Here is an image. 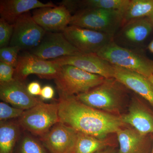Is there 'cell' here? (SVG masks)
I'll use <instances>...</instances> for the list:
<instances>
[{
  "mask_svg": "<svg viewBox=\"0 0 153 153\" xmlns=\"http://www.w3.org/2000/svg\"><path fill=\"white\" fill-rule=\"evenodd\" d=\"M57 102L60 122L78 132L105 139L109 134L116 133L119 129L126 125L120 116L88 106L76 99L75 96L59 97Z\"/></svg>",
  "mask_w": 153,
  "mask_h": 153,
  "instance_id": "1",
  "label": "cell"
},
{
  "mask_svg": "<svg viewBox=\"0 0 153 153\" xmlns=\"http://www.w3.org/2000/svg\"><path fill=\"white\" fill-rule=\"evenodd\" d=\"M128 89L114 78L105 79L101 84L86 93L75 96L92 108L119 115L128 96Z\"/></svg>",
  "mask_w": 153,
  "mask_h": 153,
  "instance_id": "2",
  "label": "cell"
},
{
  "mask_svg": "<svg viewBox=\"0 0 153 153\" xmlns=\"http://www.w3.org/2000/svg\"><path fill=\"white\" fill-rule=\"evenodd\" d=\"M97 54L113 66L135 71L148 78L153 75V60L138 49L123 47L114 41Z\"/></svg>",
  "mask_w": 153,
  "mask_h": 153,
  "instance_id": "3",
  "label": "cell"
},
{
  "mask_svg": "<svg viewBox=\"0 0 153 153\" xmlns=\"http://www.w3.org/2000/svg\"><path fill=\"white\" fill-rule=\"evenodd\" d=\"M105 78L71 65L60 66L54 79L59 97L66 98L86 93L102 83Z\"/></svg>",
  "mask_w": 153,
  "mask_h": 153,
  "instance_id": "4",
  "label": "cell"
},
{
  "mask_svg": "<svg viewBox=\"0 0 153 153\" xmlns=\"http://www.w3.org/2000/svg\"><path fill=\"white\" fill-rule=\"evenodd\" d=\"M123 13L100 8H85L72 15L69 25L114 36L121 27Z\"/></svg>",
  "mask_w": 153,
  "mask_h": 153,
  "instance_id": "5",
  "label": "cell"
},
{
  "mask_svg": "<svg viewBox=\"0 0 153 153\" xmlns=\"http://www.w3.org/2000/svg\"><path fill=\"white\" fill-rule=\"evenodd\" d=\"M58 108L57 102L47 103L41 101L32 108L25 110L17 121L24 131L39 138L60 122Z\"/></svg>",
  "mask_w": 153,
  "mask_h": 153,
  "instance_id": "6",
  "label": "cell"
},
{
  "mask_svg": "<svg viewBox=\"0 0 153 153\" xmlns=\"http://www.w3.org/2000/svg\"><path fill=\"white\" fill-rule=\"evenodd\" d=\"M62 33L74 47L82 54H97L114 41L113 36L102 32L69 25Z\"/></svg>",
  "mask_w": 153,
  "mask_h": 153,
  "instance_id": "7",
  "label": "cell"
},
{
  "mask_svg": "<svg viewBox=\"0 0 153 153\" xmlns=\"http://www.w3.org/2000/svg\"><path fill=\"white\" fill-rule=\"evenodd\" d=\"M60 66L53 60H44L32 53L25 52L19 56L14 78L24 82L29 75L36 74L41 79H55Z\"/></svg>",
  "mask_w": 153,
  "mask_h": 153,
  "instance_id": "8",
  "label": "cell"
},
{
  "mask_svg": "<svg viewBox=\"0 0 153 153\" xmlns=\"http://www.w3.org/2000/svg\"><path fill=\"white\" fill-rule=\"evenodd\" d=\"M10 46L22 49H33L41 43L46 32L33 19L30 12L19 17L14 24Z\"/></svg>",
  "mask_w": 153,
  "mask_h": 153,
  "instance_id": "9",
  "label": "cell"
},
{
  "mask_svg": "<svg viewBox=\"0 0 153 153\" xmlns=\"http://www.w3.org/2000/svg\"><path fill=\"white\" fill-rule=\"evenodd\" d=\"M31 53L46 60L82 54L66 39L62 32H47Z\"/></svg>",
  "mask_w": 153,
  "mask_h": 153,
  "instance_id": "10",
  "label": "cell"
},
{
  "mask_svg": "<svg viewBox=\"0 0 153 153\" xmlns=\"http://www.w3.org/2000/svg\"><path fill=\"white\" fill-rule=\"evenodd\" d=\"M77 133L71 127L59 122L39 140L50 153H71Z\"/></svg>",
  "mask_w": 153,
  "mask_h": 153,
  "instance_id": "11",
  "label": "cell"
},
{
  "mask_svg": "<svg viewBox=\"0 0 153 153\" xmlns=\"http://www.w3.org/2000/svg\"><path fill=\"white\" fill-rule=\"evenodd\" d=\"M62 65H71L105 79L114 78V66L97 54H82L51 60Z\"/></svg>",
  "mask_w": 153,
  "mask_h": 153,
  "instance_id": "12",
  "label": "cell"
},
{
  "mask_svg": "<svg viewBox=\"0 0 153 153\" xmlns=\"http://www.w3.org/2000/svg\"><path fill=\"white\" fill-rule=\"evenodd\" d=\"M32 16L35 22L47 32H62L71 22L72 15L65 6L36 9Z\"/></svg>",
  "mask_w": 153,
  "mask_h": 153,
  "instance_id": "13",
  "label": "cell"
},
{
  "mask_svg": "<svg viewBox=\"0 0 153 153\" xmlns=\"http://www.w3.org/2000/svg\"><path fill=\"white\" fill-rule=\"evenodd\" d=\"M128 112L120 116L123 122L143 134H153V112L137 95L132 97Z\"/></svg>",
  "mask_w": 153,
  "mask_h": 153,
  "instance_id": "14",
  "label": "cell"
},
{
  "mask_svg": "<svg viewBox=\"0 0 153 153\" xmlns=\"http://www.w3.org/2000/svg\"><path fill=\"white\" fill-rule=\"evenodd\" d=\"M0 97L4 102L24 110L32 108L41 101L29 94L24 82L15 78L0 84Z\"/></svg>",
  "mask_w": 153,
  "mask_h": 153,
  "instance_id": "15",
  "label": "cell"
},
{
  "mask_svg": "<svg viewBox=\"0 0 153 153\" xmlns=\"http://www.w3.org/2000/svg\"><path fill=\"white\" fill-rule=\"evenodd\" d=\"M114 78L146 100L153 108V84L149 78L135 71L116 66Z\"/></svg>",
  "mask_w": 153,
  "mask_h": 153,
  "instance_id": "16",
  "label": "cell"
},
{
  "mask_svg": "<svg viewBox=\"0 0 153 153\" xmlns=\"http://www.w3.org/2000/svg\"><path fill=\"white\" fill-rule=\"evenodd\" d=\"M153 25L148 17L131 20L122 26L119 30L120 40L137 49L152 33Z\"/></svg>",
  "mask_w": 153,
  "mask_h": 153,
  "instance_id": "17",
  "label": "cell"
},
{
  "mask_svg": "<svg viewBox=\"0 0 153 153\" xmlns=\"http://www.w3.org/2000/svg\"><path fill=\"white\" fill-rule=\"evenodd\" d=\"M56 6L52 2L44 3L38 0H1L0 15L1 18L14 25L19 17L31 10Z\"/></svg>",
  "mask_w": 153,
  "mask_h": 153,
  "instance_id": "18",
  "label": "cell"
},
{
  "mask_svg": "<svg viewBox=\"0 0 153 153\" xmlns=\"http://www.w3.org/2000/svg\"><path fill=\"white\" fill-rule=\"evenodd\" d=\"M116 134L119 149L117 153H150L148 135L143 134L133 128L119 129Z\"/></svg>",
  "mask_w": 153,
  "mask_h": 153,
  "instance_id": "19",
  "label": "cell"
},
{
  "mask_svg": "<svg viewBox=\"0 0 153 153\" xmlns=\"http://www.w3.org/2000/svg\"><path fill=\"white\" fill-rule=\"evenodd\" d=\"M22 131L18 121L0 122V153H14Z\"/></svg>",
  "mask_w": 153,
  "mask_h": 153,
  "instance_id": "20",
  "label": "cell"
},
{
  "mask_svg": "<svg viewBox=\"0 0 153 153\" xmlns=\"http://www.w3.org/2000/svg\"><path fill=\"white\" fill-rule=\"evenodd\" d=\"M112 146V141L108 138L99 139L78 132L75 146L71 153H96Z\"/></svg>",
  "mask_w": 153,
  "mask_h": 153,
  "instance_id": "21",
  "label": "cell"
},
{
  "mask_svg": "<svg viewBox=\"0 0 153 153\" xmlns=\"http://www.w3.org/2000/svg\"><path fill=\"white\" fill-rule=\"evenodd\" d=\"M153 13V0H130L123 14V25L131 20L149 17Z\"/></svg>",
  "mask_w": 153,
  "mask_h": 153,
  "instance_id": "22",
  "label": "cell"
},
{
  "mask_svg": "<svg viewBox=\"0 0 153 153\" xmlns=\"http://www.w3.org/2000/svg\"><path fill=\"white\" fill-rule=\"evenodd\" d=\"M14 153H50L40 140L24 131L16 146Z\"/></svg>",
  "mask_w": 153,
  "mask_h": 153,
  "instance_id": "23",
  "label": "cell"
},
{
  "mask_svg": "<svg viewBox=\"0 0 153 153\" xmlns=\"http://www.w3.org/2000/svg\"><path fill=\"white\" fill-rule=\"evenodd\" d=\"M21 48L16 46H7L0 49V61L16 68L18 64Z\"/></svg>",
  "mask_w": 153,
  "mask_h": 153,
  "instance_id": "24",
  "label": "cell"
},
{
  "mask_svg": "<svg viewBox=\"0 0 153 153\" xmlns=\"http://www.w3.org/2000/svg\"><path fill=\"white\" fill-rule=\"evenodd\" d=\"M25 110L13 107L4 102H0V121H7L9 120L19 118Z\"/></svg>",
  "mask_w": 153,
  "mask_h": 153,
  "instance_id": "25",
  "label": "cell"
},
{
  "mask_svg": "<svg viewBox=\"0 0 153 153\" xmlns=\"http://www.w3.org/2000/svg\"><path fill=\"white\" fill-rule=\"evenodd\" d=\"M14 25L9 24L4 19H0V47H7L14 32Z\"/></svg>",
  "mask_w": 153,
  "mask_h": 153,
  "instance_id": "26",
  "label": "cell"
},
{
  "mask_svg": "<svg viewBox=\"0 0 153 153\" xmlns=\"http://www.w3.org/2000/svg\"><path fill=\"white\" fill-rule=\"evenodd\" d=\"M15 68L0 61V84L11 82L14 79Z\"/></svg>",
  "mask_w": 153,
  "mask_h": 153,
  "instance_id": "27",
  "label": "cell"
},
{
  "mask_svg": "<svg viewBox=\"0 0 153 153\" xmlns=\"http://www.w3.org/2000/svg\"><path fill=\"white\" fill-rule=\"evenodd\" d=\"M55 94L54 88L51 85H47L42 88L40 97L43 100H50L53 98Z\"/></svg>",
  "mask_w": 153,
  "mask_h": 153,
  "instance_id": "28",
  "label": "cell"
},
{
  "mask_svg": "<svg viewBox=\"0 0 153 153\" xmlns=\"http://www.w3.org/2000/svg\"><path fill=\"white\" fill-rule=\"evenodd\" d=\"M27 89L30 94L35 97V96L40 95L42 88L39 82H32L28 84Z\"/></svg>",
  "mask_w": 153,
  "mask_h": 153,
  "instance_id": "29",
  "label": "cell"
},
{
  "mask_svg": "<svg viewBox=\"0 0 153 153\" xmlns=\"http://www.w3.org/2000/svg\"><path fill=\"white\" fill-rule=\"evenodd\" d=\"M96 153H116L114 149L112 148V147L107 148L104 149L100 151H99Z\"/></svg>",
  "mask_w": 153,
  "mask_h": 153,
  "instance_id": "30",
  "label": "cell"
},
{
  "mask_svg": "<svg viewBox=\"0 0 153 153\" xmlns=\"http://www.w3.org/2000/svg\"><path fill=\"white\" fill-rule=\"evenodd\" d=\"M148 48L151 52L153 53V40L152 41H151V43L149 44Z\"/></svg>",
  "mask_w": 153,
  "mask_h": 153,
  "instance_id": "31",
  "label": "cell"
},
{
  "mask_svg": "<svg viewBox=\"0 0 153 153\" xmlns=\"http://www.w3.org/2000/svg\"><path fill=\"white\" fill-rule=\"evenodd\" d=\"M148 18L150 20L151 22H152V24L153 25V13Z\"/></svg>",
  "mask_w": 153,
  "mask_h": 153,
  "instance_id": "32",
  "label": "cell"
},
{
  "mask_svg": "<svg viewBox=\"0 0 153 153\" xmlns=\"http://www.w3.org/2000/svg\"><path fill=\"white\" fill-rule=\"evenodd\" d=\"M149 79L152 82V83L153 84V75H152V76H150L149 78Z\"/></svg>",
  "mask_w": 153,
  "mask_h": 153,
  "instance_id": "33",
  "label": "cell"
},
{
  "mask_svg": "<svg viewBox=\"0 0 153 153\" xmlns=\"http://www.w3.org/2000/svg\"><path fill=\"white\" fill-rule=\"evenodd\" d=\"M150 153H153V142L152 148V151H151V152H150Z\"/></svg>",
  "mask_w": 153,
  "mask_h": 153,
  "instance_id": "34",
  "label": "cell"
}]
</instances>
